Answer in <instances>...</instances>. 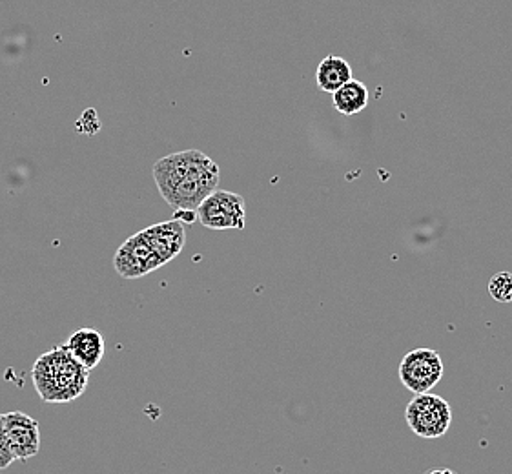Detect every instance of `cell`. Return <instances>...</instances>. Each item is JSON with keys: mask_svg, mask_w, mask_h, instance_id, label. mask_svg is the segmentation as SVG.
Here are the masks:
<instances>
[{"mask_svg": "<svg viewBox=\"0 0 512 474\" xmlns=\"http://www.w3.org/2000/svg\"><path fill=\"white\" fill-rule=\"evenodd\" d=\"M6 434L10 442L11 453L15 454V460L26 462L41 451V427L39 422L33 420L22 411L4 414Z\"/></svg>", "mask_w": 512, "mask_h": 474, "instance_id": "obj_7", "label": "cell"}, {"mask_svg": "<svg viewBox=\"0 0 512 474\" xmlns=\"http://www.w3.org/2000/svg\"><path fill=\"white\" fill-rule=\"evenodd\" d=\"M332 104L339 114L347 117L358 115L369 106V88L361 81L350 79L349 83L332 93Z\"/></svg>", "mask_w": 512, "mask_h": 474, "instance_id": "obj_11", "label": "cell"}, {"mask_svg": "<svg viewBox=\"0 0 512 474\" xmlns=\"http://www.w3.org/2000/svg\"><path fill=\"white\" fill-rule=\"evenodd\" d=\"M174 219L183 225H192L197 221V210H175Z\"/></svg>", "mask_w": 512, "mask_h": 474, "instance_id": "obj_14", "label": "cell"}, {"mask_svg": "<svg viewBox=\"0 0 512 474\" xmlns=\"http://www.w3.org/2000/svg\"><path fill=\"white\" fill-rule=\"evenodd\" d=\"M445 365L440 354L432 349H414L400 363V380L414 394L431 392L443 378Z\"/></svg>", "mask_w": 512, "mask_h": 474, "instance_id": "obj_5", "label": "cell"}, {"mask_svg": "<svg viewBox=\"0 0 512 474\" xmlns=\"http://www.w3.org/2000/svg\"><path fill=\"white\" fill-rule=\"evenodd\" d=\"M197 221L210 230H243L246 225L245 199L228 190H214L197 207Z\"/></svg>", "mask_w": 512, "mask_h": 474, "instance_id": "obj_4", "label": "cell"}, {"mask_svg": "<svg viewBox=\"0 0 512 474\" xmlns=\"http://www.w3.org/2000/svg\"><path fill=\"white\" fill-rule=\"evenodd\" d=\"M141 232L148 239L150 247L154 248L155 254L163 261V265L177 258L185 248V225L175 221V219L157 223V225H152V227L141 230Z\"/></svg>", "mask_w": 512, "mask_h": 474, "instance_id": "obj_8", "label": "cell"}, {"mask_svg": "<svg viewBox=\"0 0 512 474\" xmlns=\"http://www.w3.org/2000/svg\"><path fill=\"white\" fill-rule=\"evenodd\" d=\"M350 79H352V66L347 59L328 55L319 62L318 70H316V83L321 92L334 93L343 84L349 83Z\"/></svg>", "mask_w": 512, "mask_h": 474, "instance_id": "obj_10", "label": "cell"}, {"mask_svg": "<svg viewBox=\"0 0 512 474\" xmlns=\"http://www.w3.org/2000/svg\"><path fill=\"white\" fill-rule=\"evenodd\" d=\"M31 378L42 402L70 403L86 391L90 371L84 369L64 345H57L37 358Z\"/></svg>", "mask_w": 512, "mask_h": 474, "instance_id": "obj_2", "label": "cell"}, {"mask_svg": "<svg viewBox=\"0 0 512 474\" xmlns=\"http://www.w3.org/2000/svg\"><path fill=\"white\" fill-rule=\"evenodd\" d=\"M431 474H456L452 473V471H449V469H443V471H434V473Z\"/></svg>", "mask_w": 512, "mask_h": 474, "instance_id": "obj_15", "label": "cell"}, {"mask_svg": "<svg viewBox=\"0 0 512 474\" xmlns=\"http://www.w3.org/2000/svg\"><path fill=\"white\" fill-rule=\"evenodd\" d=\"M113 267L121 278L137 279L154 272L155 268L163 267V261L155 254L154 248L150 247L143 232H137L117 250Z\"/></svg>", "mask_w": 512, "mask_h": 474, "instance_id": "obj_6", "label": "cell"}, {"mask_svg": "<svg viewBox=\"0 0 512 474\" xmlns=\"http://www.w3.org/2000/svg\"><path fill=\"white\" fill-rule=\"evenodd\" d=\"M219 166L201 150H185L154 165L159 194L175 210H197L219 185Z\"/></svg>", "mask_w": 512, "mask_h": 474, "instance_id": "obj_1", "label": "cell"}, {"mask_svg": "<svg viewBox=\"0 0 512 474\" xmlns=\"http://www.w3.org/2000/svg\"><path fill=\"white\" fill-rule=\"evenodd\" d=\"M489 294L498 303L512 301V272H498L489 281Z\"/></svg>", "mask_w": 512, "mask_h": 474, "instance_id": "obj_12", "label": "cell"}, {"mask_svg": "<svg viewBox=\"0 0 512 474\" xmlns=\"http://www.w3.org/2000/svg\"><path fill=\"white\" fill-rule=\"evenodd\" d=\"M64 347L88 371H92L103 361L106 351L103 334L95 329L75 330L64 343Z\"/></svg>", "mask_w": 512, "mask_h": 474, "instance_id": "obj_9", "label": "cell"}, {"mask_svg": "<svg viewBox=\"0 0 512 474\" xmlns=\"http://www.w3.org/2000/svg\"><path fill=\"white\" fill-rule=\"evenodd\" d=\"M15 460V454L11 453L8 434H6V423H4V414H0V471L8 469Z\"/></svg>", "mask_w": 512, "mask_h": 474, "instance_id": "obj_13", "label": "cell"}, {"mask_svg": "<svg viewBox=\"0 0 512 474\" xmlns=\"http://www.w3.org/2000/svg\"><path fill=\"white\" fill-rule=\"evenodd\" d=\"M405 420L410 431L425 438L434 440L449 433L452 423V407L447 400L436 394H416L405 409Z\"/></svg>", "mask_w": 512, "mask_h": 474, "instance_id": "obj_3", "label": "cell"}]
</instances>
